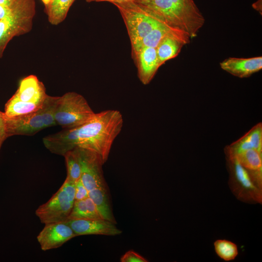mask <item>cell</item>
I'll use <instances>...</instances> for the list:
<instances>
[{"instance_id": "1", "label": "cell", "mask_w": 262, "mask_h": 262, "mask_svg": "<svg viewBox=\"0 0 262 262\" xmlns=\"http://www.w3.org/2000/svg\"><path fill=\"white\" fill-rule=\"evenodd\" d=\"M123 125V118L119 111L105 110L96 113L92 119L81 126L45 136L43 143L51 153L61 156L76 147L92 150L100 156L104 164Z\"/></svg>"}, {"instance_id": "2", "label": "cell", "mask_w": 262, "mask_h": 262, "mask_svg": "<svg viewBox=\"0 0 262 262\" xmlns=\"http://www.w3.org/2000/svg\"><path fill=\"white\" fill-rule=\"evenodd\" d=\"M113 4L117 8L124 22L131 46L143 38L154 28L165 24L134 0Z\"/></svg>"}, {"instance_id": "3", "label": "cell", "mask_w": 262, "mask_h": 262, "mask_svg": "<svg viewBox=\"0 0 262 262\" xmlns=\"http://www.w3.org/2000/svg\"><path fill=\"white\" fill-rule=\"evenodd\" d=\"M95 114L83 96L68 92L59 96L55 120L64 129H72L88 122Z\"/></svg>"}, {"instance_id": "4", "label": "cell", "mask_w": 262, "mask_h": 262, "mask_svg": "<svg viewBox=\"0 0 262 262\" xmlns=\"http://www.w3.org/2000/svg\"><path fill=\"white\" fill-rule=\"evenodd\" d=\"M35 14L34 0H22L8 16L0 20V58L14 37L30 32Z\"/></svg>"}, {"instance_id": "5", "label": "cell", "mask_w": 262, "mask_h": 262, "mask_svg": "<svg viewBox=\"0 0 262 262\" xmlns=\"http://www.w3.org/2000/svg\"><path fill=\"white\" fill-rule=\"evenodd\" d=\"M75 196V182L66 179L52 197L36 210L35 214L44 224L66 222L72 209Z\"/></svg>"}, {"instance_id": "6", "label": "cell", "mask_w": 262, "mask_h": 262, "mask_svg": "<svg viewBox=\"0 0 262 262\" xmlns=\"http://www.w3.org/2000/svg\"><path fill=\"white\" fill-rule=\"evenodd\" d=\"M226 156L229 172V186L240 201L251 204L262 203V190L253 181L247 170L235 157Z\"/></svg>"}, {"instance_id": "7", "label": "cell", "mask_w": 262, "mask_h": 262, "mask_svg": "<svg viewBox=\"0 0 262 262\" xmlns=\"http://www.w3.org/2000/svg\"><path fill=\"white\" fill-rule=\"evenodd\" d=\"M81 164V180L88 191L98 188H107L100 156L92 150L75 148Z\"/></svg>"}, {"instance_id": "8", "label": "cell", "mask_w": 262, "mask_h": 262, "mask_svg": "<svg viewBox=\"0 0 262 262\" xmlns=\"http://www.w3.org/2000/svg\"><path fill=\"white\" fill-rule=\"evenodd\" d=\"M134 1L149 10L164 23L182 30L188 34L187 27L184 18L171 0Z\"/></svg>"}, {"instance_id": "9", "label": "cell", "mask_w": 262, "mask_h": 262, "mask_svg": "<svg viewBox=\"0 0 262 262\" xmlns=\"http://www.w3.org/2000/svg\"><path fill=\"white\" fill-rule=\"evenodd\" d=\"M76 235L66 222L45 224L37 236L41 249L43 251L58 248L65 243L76 237Z\"/></svg>"}, {"instance_id": "10", "label": "cell", "mask_w": 262, "mask_h": 262, "mask_svg": "<svg viewBox=\"0 0 262 262\" xmlns=\"http://www.w3.org/2000/svg\"><path fill=\"white\" fill-rule=\"evenodd\" d=\"M5 116L8 137L16 135H33L45 128L40 108L28 114Z\"/></svg>"}, {"instance_id": "11", "label": "cell", "mask_w": 262, "mask_h": 262, "mask_svg": "<svg viewBox=\"0 0 262 262\" xmlns=\"http://www.w3.org/2000/svg\"><path fill=\"white\" fill-rule=\"evenodd\" d=\"M66 222L77 236L84 235L115 236L122 233L115 224L103 219H71Z\"/></svg>"}, {"instance_id": "12", "label": "cell", "mask_w": 262, "mask_h": 262, "mask_svg": "<svg viewBox=\"0 0 262 262\" xmlns=\"http://www.w3.org/2000/svg\"><path fill=\"white\" fill-rule=\"evenodd\" d=\"M131 53L139 80L143 84H148L160 67L156 49L145 47Z\"/></svg>"}, {"instance_id": "13", "label": "cell", "mask_w": 262, "mask_h": 262, "mask_svg": "<svg viewBox=\"0 0 262 262\" xmlns=\"http://www.w3.org/2000/svg\"><path fill=\"white\" fill-rule=\"evenodd\" d=\"M46 95L43 82L36 76L31 75L20 81L12 97L21 101L42 105Z\"/></svg>"}, {"instance_id": "14", "label": "cell", "mask_w": 262, "mask_h": 262, "mask_svg": "<svg viewBox=\"0 0 262 262\" xmlns=\"http://www.w3.org/2000/svg\"><path fill=\"white\" fill-rule=\"evenodd\" d=\"M167 36H174L182 40L185 45L190 42L191 38L184 31L162 24L154 28L139 41L131 45V51L147 47L156 48L159 43Z\"/></svg>"}, {"instance_id": "15", "label": "cell", "mask_w": 262, "mask_h": 262, "mask_svg": "<svg viewBox=\"0 0 262 262\" xmlns=\"http://www.w3.org/2000/svg\"><path fill=\"white\" fill-rule=\"evenodd\" d=\"M221 68L234 76L247 78L262 69V57L228 58L220 63Z\"/></svg>"}, {"instance_id": "16", "label": "cell", "mask_w": 262, "mask_h": 262, "mask_svg": "<svg viewBox=\"0 0 262 262\" xmlns=\"http://www.w3.org/2000/svg\"><path fill=\"white\" fill-rule=\"evenodd\" d=\"M249 149L262 152V124L258 123L244 136L225 147V155L234 157Z\"/></svg>"}, {"instance_id": "17", "label": "cell", "mask_w": 262, "mask_h": 262, "mask_svg": "<svg viewBox=\"0 0 262 262\" xmlns=\"http://www.w3.org/2000/svg\"><path fill=\"white\" fill-rule=\"evenodd\" d=\"M183 16L188 34L191 38L196 36L205 23V18L193 0H171Z\"/></svg>"}, {"instance_id": "18", "label": "cell", "mask_w": 262, "mask_h": 262, "mask_svg": "<svg viewBox=\"0 0 262 262\" xmlns=\"http://www.w3.org/2000/svg\"><path fill=\"white\" fill-rule=\"evenodd\" d=\"M234 157L247 170L255 185L262 190V152L249 149Z\"/></svg>"}, {"instance_id": "19", "label": "cell", "mask_w": 262, "mask_h": 262, "mask_svg": "<svg viewBox=\"0 0 262 262\" xmlns=\"http://www.w3.org/2000/svg\"><path fill=\"white\" fill-rule=\"evenodd\" d=\"M185 45L182 40L174 36L164 38L155 48L159 66H161L167 61L176 57Z\"/></svg>"}, {"instance_id": "20", "label": "cell", "mask_w": 262, "mask_h": 262, "mask_svg": "<svg viewBox=\"0 0 262 262\" xmlns=\"http://www.w3.org/2000/svg\"><path fill=\"white\" fill-rule=\"evenodd\" d=\"M89 197L95 203L101 217L115 224L116 223L113 215L108 189L98 188L89 191Z\"/></svg>"}, {"instance_id": "21", "label": "cell", "mask_w": 262, "mask_h": 262, "mask_svg": "<svg viewBox=\"0 0 262 262\" xmlns=\"http://www.w3.org/2000/svg\"><path fill=\"white\" fill-rule=\"evenodd\" d=\"M75 0H50L45 6L49 22L58 25L66 18L68 11Z\"/></svg>"}, {"instance_id": "22", "label": "cell", "mask_w": 262, "mask_h": 262, "mask_svg": "<svg viewBox=\"0 0 262 262\" xmlns=\"http://www.w3.org/2000/svg\"><path fill=\"white\" fill-rule=\"evenodd\" d=\"M42 105L21 101L12 97L5 103L4 113L7 117L28 114L40 109Z\"/></svg>"}, {"instance_id": "23", "label": "cell", "mask_w": 262, "mask_h": 262, "mask_svg": "<svg viewBox=\"0 0 262 262\" xmlns=\"http://www.w3.org/2000/svg\"><path fill=\"white\" fill-rule=\"evenodd\" d=\"M59 96L47 94L40 108L45 128L56 125L55 114Z\"/></svg>"}, {"instance_id": "24", "label": "cell", "mask_w": 262, "mask_h": 262, "mask_svg": "<svg viewBox=\"0 0 262 262\" xmlns=\"http://www.w3.org/2000/svg\"><path fill=\"white\" fill-rule=\"evenodd\" d=\"M63 156L65 159L67 170L66 179L76 182L81 178V167L75 149L67 151Z\"/></svg>"}, {"instance_id": "25", "label": "cell", "mask_w": 262, "mask_h": 262, "mask_svg": "<svg viewBox=\"0 0 262 262\" xmlns=\"http://www.w3.org/2000/svg\"><path fill=\"white\" fill-rule=\"evenodd\" d=\"M214 247L217 256L225 261L233 260L238 254L237 245L227 240H216L214 242Z\"/></svg>"}, {"instance_id": "26", "label": "cell", "mask_w": 262, "mask_h": 262, "mask_svg": "<svg viewBox=\"0 0 262 262\" xmlns=\"http://www.w3.org/2000/svg\"><path fill=\"white\" fill-rule=\"evenodd\" d=\"M78 219H88L85 199L75 200L72 209L68 217L67 220Z\"/></svg>"}, {"instance_id": "27", "label": "cell", "mask_w": 262, "mask_h": 262, "mask_svg": "<svg viewBox=\"0 0 262 262\" xmlns=\"http://www.w3.org/2000/svg\"><path fill=\"white\" fill-rule=\"evenodd\" d=\"M121 262H147L146 258L138 253L130 250L126 252L120 258Z\"/></svg>"}, {"instance_id": "28", "label": "cell", "mask_w": 262, "mask_h": 262, "mask_svg": "<svg viewBox=\"0 0 262 262\" xmlns=\"http://www.w3.org/2000/svg\"><path fill=\"white\" fill-rule=\"evenodd\" d=\"M88 194L89 191L80 179L75 182V200L85 199L89 197Z\"/></svg>"}, {"instance_id": "29", "label": "cell", "mask_w": 262, "mask_h": 262, "mask_svg": "<svg viewBox=\"0 0 262 262\" xmlns=\"http://www.w3.org/2000/svg\"><path fill=\"white\" fill-rule=\"evenodd\" d=\"M85 201L87 207L88 219H102L99 215L97 207L92 200L89 197H88L85 199Z\"/></svg>"}, {"instance_id": "30", "label": "cell", "mask_w": 262, "mask_h": 262, "mask_svg": "<svg viewBox=\"0 0 262 262\" xmlns=\"http://www.w3.org/2000/svg\"><path fill=\"white\" fill-rule=\"evenodd\" d=\"M7 138L6 116L4 112L0 111V149L3 143Z\"/></svg>"}, {"instance_id": "31", "label": "cell", "mask_w": 262, "mask_h": 262, "mask_svg": "<svg viewBox=\"0 0 262 262\" xmlns=\"http://www.w3.org/2000/svg\"><path fill=\"white\" fill-rule=\"evenodd\" d=\"M22 0H19L14 5L8 6L0 4V20L8 16Z\"/></svg>"}, {"instance_id": "32", "label": "cell", "mask_w": 262, "mask_h": 262, "mask_svg": "<svg viewBox=\"0 0 262 262\" xmlns=\"http://www.w3.org/2000/svg\"><path fill=\"white\" fill-rule=\"evenodd\" d=\"M85 0L87 2L106 1V2H109L113 4L114 3L123 2H126V1H131L133 0Z\"/></svg>"}, {"instance_id": "33", "label": "cell", "mask_w": 262, "mask_h": 262, "mask_svg": "<svg viewBox=\"0 0 262 262\" xmlns=\"http://www.w3.org/2000/svg\"><path fill=\"white\" fill-rule=\"evenodd\" d=\"M19 0H0V4L11 6L16 4Z\"/></svg>"}, {"instance_id": "34", "label": "cell", "mask_w": 262, "mask_h": 262, "mask_svg": "<svg viewBox=\"0 0 262 262\" xmlns=\"http://www.w3.org/2000/svg\"><path fill=\"white\" fill-rule=\"evenodd\" d=\"M44 6L47 5L50 2V0H41Z\"/></svg>"}]
</instances>
